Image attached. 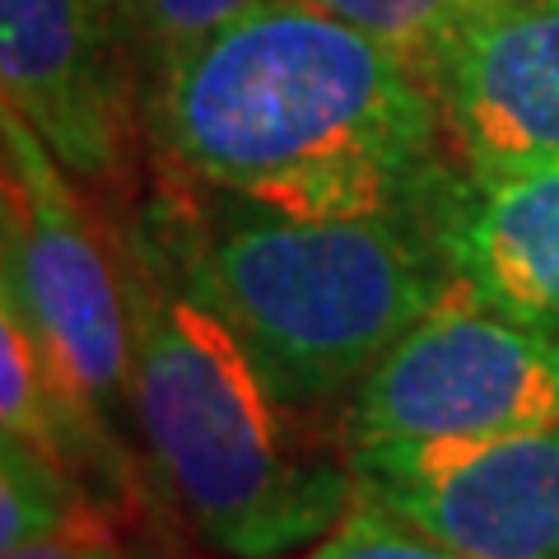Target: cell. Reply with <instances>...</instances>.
I'll return each instance as SVG.
<instances>
[{
	"instance_id": "4fadbf2b",
	"label": "cell",
	"mask_w": 559,
	"mask_h": 559,
	"mask_svg": "<svg viewBox=\"0 0 559 559\" xmlns=\"http://www.w3.org/2000/svg\"><path fill=\"white\" fill-rule=\"evenodd\" d=\"M304 559H466V555H457L439 536L419 532L415 522L359 495L349 503V513Z\"/></svg>"
},
{
	"instance_id": "9c48e42d",
	"label": "cell",
	"mask_w": 559,
	"mask_h": 559,
	"mask_svg": "<svg viewBox=\"0 0 559 559\" xmlns=\"http://www.w3.org/2000/svg\"><path fill=\"white\" fill-rule=\"evenodd\" d=\"M448 248L471 304L559 336V159L466 182Z\"/></svg>"
},
{
	"instance_id": "52a82bcc",
	"label": "cell",
	"mask_w": 559,
	"mask_h": 559,
	"mask_svg": "<svg viewBox=\"0 0 559 559\" xmlns=\"http://www.w3.org/2000/svg\"><path fill=\"white\" fill-rule=\"evenodd\" d=\"M364 499L466 559H559V419L471 448L355 462Z\"/></svg>"
},
{
	"instance_id": "277c9868",
	"label": "cell",
	"mask_w": 559,
	"mask_h": 559,
	"mask_svg": "<svg viewBox=\"0 0 559 559\" xmlns=\"http://www.w3.org/2000/svg\"><path fill=\"white\" fill-rule=\"evenodd\" d=\"M0 131V294L24 312L51 369L135 443L131 299L117 215L51 159L24 117L5 112Z\"/></svg>"
},
{
	"instance_id": "8992f818",
	"label": "cell",
	"mask_w": 559,
	"mask_h": 559,
	"mask_svg": "<svg viewBox=\"0 0 559 559\" xmlns=\"http://www.w3.org/2000/svg\"><path fill=\"white\" fill-rule=\"evenodd\" d=\"M0 84L5 112L24 117L98 205H140L150 140L117 0H0Z\"/></svg>"
},
{
	"instance_id": "8fae6325",
	"label": "cell",
	"mask_w": 559,
	"mask_h": 559,
	"mask_svg": "<svg viewBox=\"0 0 559 559\" xmlns=\"http://www.w3.org/2000/svg\"><path fill=\"white\" fill-rule=\"evenodd\" d=\"M304 5L369 33L373 43H382L429 84L448 43L457 38L462 24L485 0H304Z\"/></svg>"
},
{
	"instance_id": "5b68a950",
	"label": "cell",
	"mask_w": 559,
	"mask_h": 559,
	"mask_svg": "<svg viewBox=\"0 0 559 559\" xmlns=\"http://www.w3.org/2000/svg\"><path fill=\"white\" fill-rule=\"evenodd\" d=\"M559 419V336L452 299L415 322L336 419L349 466L388 452L471 448Z\"/></svg>"
},
{
	"instance_id": "5bb4252c",
	"label": "cell",
	"mask_w": 559,
	"mask_h": 559,
	"mask_svg": "<svg viewBox=\"0 0 559 559\" xmlns=\"http://www.w3.org/2000/svg\"><path fill=\"white\" fill-rule=\"evenodd\" d=\"M0 559H135L127 546V532L117 527H90V532H61L28 546H10Z\"/></svg>"
},
{
	"instance_id": "6da1fadb",
	"label": "cell",
	"mask_w": 559,
	"mask_h": 559,
	"mask_svg": "<svg viewBox=\"0 0 559 559\" xmlns=\"http://www.w3.org/2000/svg\"><path fill=\"white\" fill-rule=\"evenodd\" d=\"M140 112L150 168L280 215H443L466 197L429 84L304 0H271L164 66Z\"/></svg>"
},
{
	"instance_id": "7a4b0ae2",
	"label": "cell",
	"mask_w": 559,
	"mask_h": 559,
	"mask_svg": "<svg viewBox=\"0 0 559 559\" xmlns=\"http://www.w3.org/2000/svg\"><path fill=\"white\" fill-rule=\"evenodd\" d=\"M150 178L131 210L140 234L304 415L345 411L415 322L466 299L448 248L457 210L299 219L164 168Z\"/></svg>"
},
{
	"instance_id": "ba28073f",
	"label": "cell",
	"mask_w": 559,
	"mask_h": 559,
	"mask_svg": "<svg viewBox=\"0 0 559 559\" xmlns=\"http://www.w3.org/2000/svg\"><path fill=\"white\" fill-rule=\"evenodd\" d=\"M429 90L466 182L559 159V0H485Z\"/></svg>"
},
{
	"instance_id": "7c38bea8",
	"label": "cell",
	"mask_w": 559,
	"mask_h": 559,
	"mask_svg": "<svg viewBox=\"0 0 559 559\" xmlns=\"http://www.w3.org/2000/svg\"><path fill=\"white\" fill-rule=\"evenodd\" d=\"M261 5H271V0H117L140 84L159 75L164 66L182 61L201 43L219 38L238 20L257 14Z\"/></svg>"
},
{
	"instance_id": "30bf717a",
	"label": "cell",
	"mask_w": 559,
	"mask_h": 559,
	"mask_svg": "<svg viewBox=\"0 0 559 559\" xmlns=\"http://www.w3.org/2000/svg\"><path fill=\"white\" fill-rule=\"evenodd\" d=\"M90 527L127 532L90 495V485L80 476H70L66 466H57L20 439L0 443V546L10 550V546H28V540L90 532Z\"/></svg>"
},
{
	"instance_id": "3957f363",
	"label": "cell",
	"mask_w": 559,
	"mask_h": 559,
	"mask_svg": "<svg viewBox=\"0 0 559 559\" xmlns=\"http://www.w3.org/2000/svg\"><path fill=\"white\" fill-rule=\"evenodd\" d=\"M131 299L135 443L159 499L224 559H285L359 499L345 448L318 439L205 304L173 280L140 224L117 215Z\"/></svg>"
}]
</instances>
